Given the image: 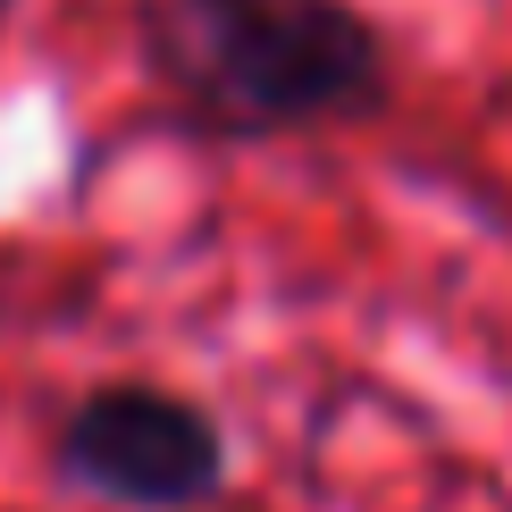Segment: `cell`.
I'll use <instances>...</instances> for the list:
<instances>
[{
    "label": "cell",
    "mask_w": 512,
    "mask_h": 512,
    "mask_svg": "<svg viewBox=\"0 0 512 512\" xmlns=\"http://www.w3.org/2000/svg\"><path fill=\"white\" fill-rule=\"evenodd\" d=\"M143 68L219 143L370 126L395 101L387 34L353 0H143Z\"/></svg>",
    "instance_id": "obj_1"
},
{
    "label": "cell",
    "mask_w": 512,
    "mask_h": 512,
    "mask_svg": "<svg viewBox=\"0 0 512 512\" xmlns=\"http://www.w3.org/2000/svg\"><path fill=\"white\" fill-rule=\"evenodd\" d=\"M59 479L118 512H194L227 479V437L194 395L160 378H101L68 403Z\"/></svg>",
    "instance_id": "obj_2"
},
{
    "label": "cell",
    "mask_w": 512,
    "mask_h": 512,
    "mask_svg": "<svg viewBox=\"0 0 512 512\" xmlns=\"http://www.w3.org/2000/svg\"><path fill=\"white\" fill-rule=\"evenodd\" d=\"M9 9H17V0H0V26H9Z\"/></svg>",
    "instance_id": "obj_3"
}]
</instances>
